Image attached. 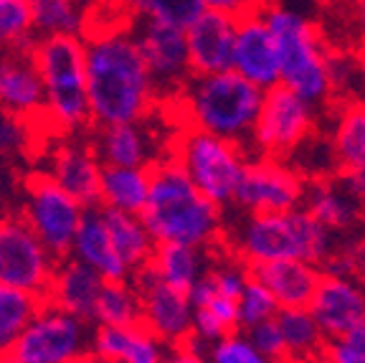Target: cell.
Segmentation results:
<instances>
[{
    "mask_svg": "<svg viewBox=\"0 0 365 363\" xmlns=\"http://www.w3.org/2000/svg\"><path fill=\"white\" fill-rule=\"evenodd\" d=\"M31 46L0 51V112L34 127L46 125V94Z\"/></svg>",
    "mask_w": 365,
    "mask_h": 363,
    "instance_id": "e0dca14e",
    "label": "cell"
},
{
    "mask_svg": "<svg viewBox=\"0 0 365 363\" xmlns=\"http://www.w3.org/2000/svg\"><path fill=\"white\" fill-rule=\"evenodd\" d=\"M163 107L155 114L135 122L91 127L89 140L97 150L102 165H125V168H153L163 158L173 155L175 135H165L158 127Z\"/></svg>",
    "mask_w": 365,
    "mask_h": 363,
    "instance_id": "9a60e30c",
    "label": "cell"
},
{
    "mask_svg": "<svg viewBox=\"0 0 365 363\" xmlns=\"http://www.w3.org/2000/svg\"><path fill=\"white\" fill-rule=\"evenodd\" d=\"M262 11L239 21L231 69L244 76L246 81L267 91L272 86L282 84V64L277 41H274V34L269 29V23L264 21Z\"/></svg>",
    "mask_w": 365,
    "mask_h": 363,
    "instance_id": "44dd1931",
    "label": "cell"
},
{
    "mask_svg": "<svg viewBox=\"0 0 365 363\" xmlns=\"http://www.w3.org/2000/svg\"><path fill=\"white\" fill-rule=\"evenodd\" d=\"M314 104L304 102L287 86H272L264 91V104L257 127L251 135V155L277 160H292L312 137L319 135Z\"/></svg>",
    "mask_w": 365,
    "mask_h": 363,
    "instance_id": "9c48e42d",
    "label": "cell"
},
{
    "mask_svg": "<svg viewBox=\"0 0 365 363\" xmlns=\"http://www.w3.org/2000/svg\"><path fill=\"white\" fill-rule=\"evenodd\" d=\"M81 363H120V361H109V358H99V356H94V353H91V356H86Z\"/></svg>",
    "mask_w": 365,
    "mask_h": 363,
    "instance_id": "bcb514c9",
    "label": "cell"
},
{
    "mask_svg": "<svg viewBox=\"0 0 365 363\" xmlns=\"http://www.w3.org/2000/svg\"><path fill=\"white\" fill-rule=\"evenodd\" d=\"M71 257L79 262H84L86 267L97 269L107 282L114 279H132V272L127 267L122 257L117 254L112 244V237H109L107 222H104V209L102 206H91L86 209L84 222L76 234L74 249Z\"/></svg>",
    "mask_w": 365,
    "mask_h": 363,
    "instance_id": "4316f807",
    "label": "cell"
},
{
    "mask_svg": "<svg viewBox=\"0 0 365 363\" xmlns=\"http://www.w3.org/2000/svg\"><path fill=\"white\" fill-rule=\"evenodd\" d=\"M262 13L279 49L282 86L317 109L332 104L337 91V59L332 56L322 29L282 0L267 3Z\"/></svg>",
    "mask_w": 365,
    "mask_h": 363,
    "instance_id": "5b68a950",
    "label": "cell"
},
{
    "mask_svg": "<svg viewBox=\"0 0 365 363\" xmlns=\"http://www.w3.org/2000/svg\"><path fill=\"white\" fill-rule=\"evenodd\" d=\"M143 323V302L135 279L104 282L94 310V325H135Z\"/></svg>",
    "mask_w": 365,
    "mask_h": 363,
    "instance_id": "d6a6232c",
    "label": "cell"
},
{
    "mask_svg": "<svg viewBox=\"0 0 365 363\" xmlns=\"http://www.w3.org/2000/svg\"><path fill=\"white\" fill-rule=\"evenodd\" d=\"M282 335L287 346V363H319L325 353L327 338L317 325L309 307H294V310H279Z\"/></svg>",
    "mask_w": 365,
    "mask_h": 363,
    "instance_id": "4dcf8cb0",
    "label": "cell"
},
{
    "mask_svg": "<svg viewBox=\"0 0 365 363\" xmlns=\"http://www.w3.org/2000/svg\"><path fill=\"white\" fill-rule=\"evenodd\" d=\"M104 282L107 279L97 269L86 267L84 262L74 259V257H66L58 262L46 300L94 323V310H97V300L102 295Z\"/></svg>",
    "mask_w": 365,
    "mask_h": 363,
    "instance_id": "d4e9b609",
    "label": "cell"
},
{
    "mask_svg": "<svg viewBox=\"0 0 365 363\" xmlns=\"http://www.w3.org/2000/svg\"><path fill=\"white\" fill-rule=\"evenodd\" d=\"M135 284L143 302V325H148L168 348L195 343V310L190 295L168 287L148 269L135 274Z\"/></svg>",
    "mask_w": 365,
    "mask_h": 363,
    "instance_id": "2e32d148",
    "label": "cell"
},
{
    "mask_svg": "<svg viewBox=\"0 0 365 363\" xmlns=\"http://www.w3.org/2000/svg\"><path fill=\"white\" fill-rule=\"evenodd\" d=\"M150 178L153 183L143 219L158 244L200 249H221L226 244V209L203 196L173 155L153 165Z\"/></svg>",
    "mask_w": 365,
    "mask_h": 363,
    "instance_id": "7a4b0ae2",
    "label": "cell"
},
{
    "mask_svg": "<svg viewBox=\"0 0 365 363\" xmlns=\"http://www.w3.org/2000/svg\"><path fill=\"white\" fill-rule=\"evenodd\" d=\"M353 277L365 287V237H360L358 244H355V269H353Z\"/></svg>",
    "mask_w": 365,
    "mask_h": 363,
    "instance_id": "f6af8a7d",
    "label": "cell"
},
{
    "mask_svg": "<svg viewBox=\"0 0 365 363\" xmlns=\"http://www.w3.org/2000/svg\"><path fill=\"white\" fill-rule=\"evenodd\" d=\"M319 363H365V323L327 341Z\"/></svg>",
    "mask_w": 365,
    "mask_h": 363,
    "instance_id": "f35d334b",
    "label": "cell"
},
{
    "mask_svg": "<svg viewBox=\"0 0 365 363\" xmlns=\"http://www.w3.org/2000/svg\"><path fill=\"white\" fill-rule=\"evenodd\" d=\"M335 178L365 206V102H342L332 112L327 135Z\"/></svg>",
    "mask_w": 365,
    "mask_h": 363,
    "instance_id": "ac0fdd59",
    "label": "cell"
},
{
    "mask_svg": "<svg viewBox=\"0 0 365 363\" xmlns=\"http://www.w3.org/2000/svg\"><path fill=\"white\" fill-rule=\"evenodd\" d=\"M163 363H211L205 351L198 346V343H188V346L180 348H170Z\"/></svg>",
    "mask_w": 365,
    "mask_h": 363,
    "instance_id": "ee69618b",
    "label": "cell"
},
{
    "mask_svg": "<svg viewBox=\"0 0 365 363\" xmlns=\"http://www.w3.org/2000/svg\"><path fill=\"white\" fill-rule=\"evenodd\" d=\"M86 206L61 188L48 173L38 171L23 183L21 216L56 259H66L74 249Z\"/></svg>",
    "mask_w": 365,
    "mask_h": 363,
    "instance_id": "30bf717a",
    "label": "cell"
},
{
    "mask_svg": "<svg viewBox=\"0 0 365 363\" xmlns=\"http://www.w3.org/2000/svg\"><path fill=\"white\" fill-rule=\"evenodd\" d=\"M170 348L143 323L94 325L91 353L120 363H163Z\"/></svg>",
    "mask_w": 365,
    "mask_h": 363,
    "instance_id": "cb8c5ba5",
    "label": "cell"
},
{
    "mask_svg": "<svg viewBox=\"0 0 365 363\" xmlns=\"http://www.w3.org/2000/svg\"><path fill=\"white\" fill-rule=\"evenodd\" d=\"M251 274L262 284H267L282 310H294V307H309L319 277H322V267L312 262L284 259L251 267Z\"/></svg>",
    "mask_w": 365,
    "mask_h": 363,
    "instance_id": "484cf974",
    "label": "cell"
},
{
    "mask_svg": "<svg viewBox=\"0 0 365 363\" xmlns=\"http://www.w3.org/2000/svg\"><path fill=\"white\" fill-rule=\"evenodd\" d=\"M46 94V125L56 135L91 130L86 44L79 36H46L31 46Z\"/></svg>",
    "mask_w": 365,
    "mask_h": 363,
    "instance_id": "8992f818",
    "label": "cell"
},
{
    "mask_svg": "<svg viewBox=\"0 0 365 363\" xmlns=\"http://www.w3.org/2000/svg\"><path fill=\"white\" fill-rule=\"evenodd\" d=\"M38 297L0 284V358L8 356L41 307Z\"/></svg>",
    "mask_w": 365,
    "mask_h": 363,
    "instance_id": "836d02e7",
    "label": "cell"
},
{
    "mask_svg": "<svg viewBox=\"0 0 365 363\" xmlns=\"http://www.w3.org/2000/svg\"><path fill=\"white\" fill-rule=\"evenodd\" d=\"M267 3H272V0H267Z\"/></svg>",
    "mask_w": 365,
    "mask_h": 363,
    "instance_id": "c3c4849f",
    "label": "cell"
},
{
    "mask_svg": "<svg viewBox=\"0 0 365 363\" xmlns=\"http://www.w3.org/2000/svg\"><path fill=\"white\" fill-rule=\"evenodd\" d=\"M236 34H239V18L205 8L185 29L193 76L228 71L234 64Z\"/></svg>",
    "mask_w": 365,
    "mask_h": 363,
    "instance_id": "7402d4cb",
    "label": "cell"
},
{
    "mask_svg": "<svg viewBox=\"0 0 365 363\" xmlns=\"http://www.w3.org/2000/svg\"><path fill=\"white\" fill-rule=\"evenodd\" d=\"M251 335V341L262 348V353H267L274 363H287V346H284V335H282L279 320L272 318L267 323L257 325V328L246 330Z\"/></svg>",
    "mask_w": 365,
    "mask_h": 363,
    "instance_id": "ab89813d",
    "label": "cell"
},
{
    "mask_svg": "<svg viewBox=\"0 0 365 363\" xmlns=\"http://www.w3.org/2000/svg\"><path fill=\"white\" fill-rule=\"evenodd\" d=\"M48 155V165L43 173L53 178L61 188H66L76 201L91 209L99 206V186H102V160L91 140H81L76 135H61Z\"/></svg>",
    "mask_w": 365,
    "mask_h": 363,
    "instance_id": "ffe728a7",
    "label": "cell"
},
{
    "mask_svg": "<svg viewBox=\"0 0 365 363\" xmlns=\"http://www.w3.org/2000/svg\"><path fill=\"white\" fill-rule=\"evenodd\" d=\"M309 312L327 341L340 338L365 323V287L350 274L322 272Z\"/></svg>",
    "mask_w": 365,
    "mask_h": 363,
    "instance_id": "d6986e66",
    "label": "cell"
},
{
    "mask_svg": "<svg viewBox=\"0 0 365 363\" xmlns=\"http://www.w3.org/2000/svg\"><path fill=\"white\" fill-rule=\"evenodd\" d=\"M251 277L249 264L221 247L213 252L211 267L190 292L195 310V343L205 348L239 328V297Z\"/></svg>",
    "mask_w": 365,
    "mask_h": 363,
    "instance_id": "ba28073f",
    "label": "cell"
},
{
    "mask_svg": "<svg viewBox=\"0 0 365 363\" xmlns=\"http://www.w3.org/2000/svg\"><path fill=\"white\" fill-rule=\"evenodd\" d=\"M29 130L31 125L21 122V119H13L8 114L0 112V158H8V155H16L18 150L29 142Z\"/></svg>",
    "mask_w": 365,
    "mask_h": 363,
    "instance_id": "60d3db41",
    "label": "cell"
},
{
    "mask_svg": "<svg viewBox=\"0 0 365 363\" xmlns=\"http://www.w3.org/2000/svg\"><path fill=\"white\" fill-rule=\"evenodd\" d=\"M211 363H274L262 348L251 341L246 330H234V333L223 335L218 341L208 343L203 348Z\"/></svg>",
    "mask_w": 365,
    "mask_h": 363,
    "instance_id": "74e56055",
    "label": "cell"
},
{
    "mask_svg": "<svg viewBox=\"0 0 365 363\" xmlns=\"http://www.w3.org/2000/svg\"><path fill=\"white\" fill-rule=\"evenodd\" d=\"M203 6L208 11L226 13V16H234L241 21V18L254 16V13L262 11L267 6V0H203Z\"/></svg>",
    "mask_w": 365,
    "mask_h": 363,
    "instance_id": "b9f144b4",
    "label": "cell"
},
{
    "mask_svg": "<svg viewBox=\"0 0 365 363\" xmlns=\"http://www.w3.org/2000/svg\"><path fill=\"white\" fill-rule=\"evenodd\" d=\"M150 168H125V165H104L99 206L122 214H140L150 199Z\"/></svg>",
    "mask_w": 365,
    "mask_h": 363,
    "instance_id": "f1b7e54d",
    "label": "cell"
},
{
    "mask_svg": "<svg viewBox=\"0 0 365 363\" xmlns=\"http://www.w3.org/2000/svg\"><path fill=\"white\" fill-rule=\"evenodd\" d=\"M132 21H160L188 29L205 11L203 0H120Z\"/></svg>",
    "mask_w": 365,
    "mask_h": 363,
    "instance_id": "e575fe53",
    "label": "cell"
},
{
    "mask_svg": "<svg viewBox=\"0 0 365 363\" xmlns=\"http://www.w3.org/2000/svg\"><path fill=\"white\" fill-rule=\"evenodd\" d=\"M0 363H29V361H23V358H18V356H13V353H8V356L0 358Z\"/></svg>",
    "mask_w": 365,
    "mask_h": 363,
    "instance_id": "7dc6e473",
    "label": "cell"
},
{
    "mask_svg": "<svg viewBox=\"0 0 365 363\" xmlns=\"http://www.w3.org/2000/svg\"><path fill=\"white\" fill-rule=\"evenodd\" d=\"M262 104L264 89L228 69L221 74L190 76L165 109L180 127L211 132L249 148Z\"/></svg>",
    "mask_w": 365,
    "mask_h": 363,
    "instance_id": "3957f363",
    "label": "cell"
},
{
    "mask_svg": "<svg viewBox=\"0 0 365 363\" xmlns=\"http://www.w3.org/2000/svg\"><path fill=\"white\" fill-rule=\"evenodd\" d=\"M36 41L31 0H0V51Z\"/></svg>",
    "mask_w": 365,
    "mask_h": 363,
    "instance_id": "d590c367",
    "label": "cell"
},
{
    "mask_svg": "<svg viewBox=\"0 0 365 363\" xmlns=\"http://www.w3.org/2000/svg\"><path fill=\"white\" fill-rule=\"evenodd\" d=\"M130 29L158 86L163 107L170 104L193 76L185 29L160 21H132Z\"/></svg>",
    "mask_w": 365,
    "mask_h": 363,
    "instance_id": "4fadbf2b",
    "label": "cell"
},
{
    "mask_svg": "<svg viewBox=\"0 0 365 363\" xmlns=\"http://www.w3.org/2000/svg\"><path fill=\"white\" fill-rule=\"evenodd\" d=\"M173 158L203 196L221 209H231L249 168L251 150L211 132L180 127L173 142Z\"/></svg>",
    "mask_w": 365,
    "mask_h": 363,
    "instance_id": "52a82bcc",
    "label": "cell"
},
{
    "mask_svg": "<svg viewBox=\"0 0 365 363\" xmlns=\"http://www.w3.org/2000/svg\"><path fill=\"white\" fill-rule=\"evenodd\" d=\"M213 252L216 249H200V247L188 244H158L145 269L153 272L160 282H165L168 287L190 295L211 267Z\"/></svg>",
    "mask_w": 365,
    "mask_h": 363,
    "instance_id": "83f0119b",
    "label": "cell"
},
{
    "mask_svg": "<svg viewBox=\"0 0 365 363\" xmlns=\"http://www.w3.org/2000/svg\"><path fill=\"white\" fill-rule=\"evenodd\" d=\"M348 26L355 51L365 61V0H348Z\"/></svg>",
    "mask_w": 365,
    "mask_h": 363,
    "instance_id": "7bdbcfd3",
    "label": "cell"
},
{
    "mask_svg": "<svg viewBox=\"0 0 365 363\" xmlns=\"http://www.w3.org/2000/svg\"><path fill=\"white\" fill-rule=\"evenodd\" d=\"M91 0H31L36 39L46 36H79L89 29Z\"/></svg>",
    "mask_w": 365,
    "mask_h": 363,
    "instance_id": "1f68e13d",
    "label": "cell"
},
{
    "mask_svg": "<svg viewBox=\"0 0 365 363\" xmlns=\"http://www.w3.org/2000/svg\"><path fill=\"white\" fill-rule=\"evenodd\" d=\"M104 222H107L114 249L130 267L132 279H135V274H140L150 264L158 242L140 214H122V211L104 209Z\"/></svg>",
    "mask_w": 365,
    "mask_h": 363,
    "instance_id": "f546056e",
    "label": "cell"
},
{
    "mask_svg": "<svg viewBox=\"0 0 365 363\" xmlns=\"http://www.w3.org/2000/svg\"><path fill=\"white\" fill-rule=\"evenodd\" d=\"M335 244L337 239L299 206L277 214H241L239 222L226 229L223 247L251 269L284 259L312 262L322 267Z\"/></svg>",
    "mask_w": 365,
    "mask_h": 363,
    "instance_id": "277c9868",
    "label": "cell"
},
{
    "mask_svg": "<svg viewBox=\"0 0 365 363\" xmlns=\"http://www.w3.org/2000/svg\"><path fill=\"white\" fill-rule=\"evenodd\" d=\"M304 209L317 219L337 242L342 239L363 237L365 206L353 193L345 188V183L335 176L312 178L304 193Z\"/></svg>",
    "mask_w": 365,
    "mask_h": 363,
    "instance_id": "603a6c76",
    "label": "cell"
},
{
    "mask_svg": "<svg viewBox=\"0 0 365 363\" xmlns=\"http://www.w3.org/2000/svg\"><path fill=\"white\" fill-rule=\"evenodd\" d=\"M84 44L91 127L135 122L163 107L153 74L130 29V18L94 26L86 31Z\"/></svg>",
    "mask_w": 365,
    "mask_h": 363,
    "instance_id": "6da1fadb",
    "label": "cell"
},
{
    "mask_svg": "<svg viewBox=\"0 0 365 363\" xmlns=\"http://www.w3.org/2000/svg\"><path fill=\"white\" fill-rule=\"evenodd\" d=\"M279 310H282L279 302L274 300V295L267 289V284H262L251 274L244 292L239 297V328L241 330L257 328V325L277 318Z\"/></svg>",
    "mask_w": 365,
    "mask_h": 363,
    "instance_id": "8d00e7d4",
    "label": "cell"
},
{
    "mask_svg": "<svg viewBox=\"0 0 365 363\" xmlns=\"http://www.w3.org/2000/svg\"><path fill=\"white\" fill-rule=\"evenodd\" d=\"M56 257L46 249L38 234L18 214H0V284L18 289L38 300L48 297Z\"/></svg>",
    "mask_w": 365,
    "mask_h": 363,
    "instance_id": "7c38bea8",
    "label": "cell"
},
{
    "mask_svg": "<svg viewBox=\"0 0 365 363\" xmlns=\"http://www.w3.org/2000/svg\"><path fill=\"white\" fill-rule=\"evenodd\" d=\"M307 178L289 160L251 155L231 209L239 214H277L304 204Z\"/></svg>",
    "mask_w": 365,
    "mask_h": 363,
    "instance_id": "5bb4252c",
    "label": "cell"
},
{
    "mask_svg": "<svg viewBox=\"0 0 365 363\" xmlns=\"http://www.w3.org/2000/svg\"><path fill=\"white\" fill-rule=\"evenodd\" d=\"M91 320L43 300L11 353L29 363H81L91 356Z\"/></svg>",
    "mask_w": 365,
    "mask_h": 363,
    "instance_id": "8fae6325",
    "label": "cell"
}]
</instances>
